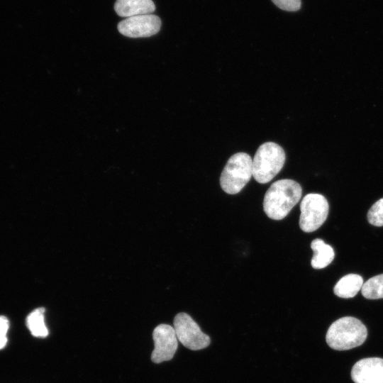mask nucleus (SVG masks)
Listing matches in <instances>:
<instances>
[{
    "mask_svg": "<svg viewBox=\"0 0 383 383\" xmlns=\"http://www.w3.org/2000/svg\"><path fill=\"white\" fill-rule=\"evenodd\" d=\"M302 189L299 183L289 179L277 180L271 184L263 199V210L273 220L285 218L300 200Z\"/></svg>",
    "mask_w": 383,
    "mask_h": 383,
    "instance_id": "nucleus-1",
    "label": "nucleus"
},
{
    "mask_svg": "<svg viewBox=\"0 0 383 383\" xmlns=\"http://www.w3.org/2000/svg\"><path fill=\"white\" fill-rule=\"evenodd\" d=\"M367 336L366 326L359 319L345 316L330 326L326 340L332 349L346 350L361 345Z\"/></svg>",
    "mask_w": 383,
    "mask_h": 383,
    "instance_id": "nucleus-2",
    "label": "nucleus"
},
{
    "mask_svg": "<svg viewBox=\"0 0 383 383\" xmlns=\"http://www.w3.org/2000/svg\"><path fill=\"white\" fill-rule=\"evenodd\" d=\"M283 148L273 142L262 144L252 160V176L260 184L271 181L282 170L285 162Z\"/></svg>",
    "mask_w": 383,
    "mask_h": 383,
    "instance_id": "nucleus-3",
    "label": "nucleus"
},
{
    "mask_svg": "<svg viewBox=\"0 0 383 383\" xmlns=\"http://www.w3.org/2000/svg\"><path fill=\"white\" fill-rule=\"evenodd\" d=\"M252 175V160L245 152L233 155L224 167L221 177L220 184L227 194L239 193L250 181Z\"/></svg>",
    "mask_w": 383,
    "mask_h": 383,
    "instance_id": "nucleus-4",
    "label": "nucleus"
},
{
    "mask_svg": "<svg viewBox=\"0 0 383 383\" xmlns=\"http://www.w3.org/2000/svg\"><path fill=\"white\" fill-rule=\"evenodd\" d=\"M300 228L306 233L315 231L327 218L329 206L327 199L319 194H308L300 205Z\"/></svg>",
    "mask_w": 383,
    "mask_h": 383,
    "instance_id": "nucleus-5",
    "label": "nucleus"
},
{
    "mask_svg": "<svg viewBox=\"0 0 383 383\" xmlns=\"http://www.w3.org/2000/svg\"><path fill=\"white\" fill-rule=\"evenodd\" d=\"M173 328L178 340L190 350H201L210 344V338L201 331L199 325L186 313H179L175 316Z\"/></svg>",
    "mask_w": 383,
    "mask_h": 383,
    "instance_id": "nucleus-6",
    "label": "nucleus"
},
{
    "mask_svg": "<svg viewBox=\"0 0 383 383\" xmlns=\"http://www.w3.org/2000/svg\"><path fill=\"white\" fill-rule=\"evenodd\" d=\"M161 27L160 18L153 14H143L126 18L118 24V30L129 38H146L157 33Z\"/></svg>",
    "mask_w": 383,
    "mask_h": 383,
    "instance_id": "nucleus-7",
    "label": "nucleus"
},
{
    "mask_svg": "<svg viewBox=\"0 0 383 383\" xmlns=\"http://www.w3.org/2000/svg\"><path fill=\"white\" fill-rule=\"evenodd\" d=\"M155 348L151 360L155 363L170 360L178 347V339L174 329L167 324H160L152 332Z\"/></svg>",
    "mask_w": 383,
    "mask_h": 383,
    "instance_id": "nucleus-8",
    "label": "nucleus"
},
{
    "mask_svg": "<svg viewBox=\"0 0 383 383\" xmlns=\"http://www.w3.org/2000/svg\"><path fill=\"white\" fill-rule=\"evenodd\" d=\"M351 377L355 383H383V359L369 357L357 361Z\"/></svg>",
    "mask_w": 383,
    "mask_h": 383,
    "instance_id": "nucleus-9",
    "label": "nucleus"
},
{
    "mask_svg": "<svg viewBox=\"0 0 383 383\" xmlns=\"http://www.w3.org/2000/svg\"><path fill=\"white\" fill-rule=\"evenodd\" d=\"M114 10L119 16L128 18L150 14L155 6L152 0H116Z\"/></svg>",
    "mask_w": 383,
    "mask_h": 383,
    "instance_id": "nucleus-10",
    "label": "nucleus"
},
{
    "mask_svg": "<svg viewBox=\"0 0 383 383\" xmlns=\"http://www.w3.org/2000/svg\"><path fill=\"white\" fill-rule=\"evenodd\" d=\"M363 283V279L360 275L346 274L338 281L333 288V292L340 298H352L361 290Z\"/></svg>",
    "mask_w": 383,
    "mask_h": 383,
    "instance_id": "nucleus-11",
    "label": "nucleus"
},
{
    "mask_svg": "<svg viewBox=\"0 0 383 383\" xmlns=\"http://www.w3.org/2000/svg\"><path fill=\"white\" fill-rule=\"evenodd\" d=\"M311 248L313 251V256L311 261L313 268L323 269L333 260L335 253L333 248L325 243L323 240L314 239L311 243Z\"/></svg>",
    "mask_w": 383,
    "mask_h": 383,
    "instance_id": "nucleus-12",
    "label": "nucleus"
},
{
    "mask_svg": "<svg viewBox=\"0 0 383 383\" xmlns=\"http://www.w3.org/2000/svg\"><path fill=\"white\" fill-rule=\"evenodd\" d=\"M44 308H38L30 313L26 318V325L34 337L45 338L49 332L45 324Z\"/></svg>",
    "mask_w": 383,
    "mask_h": 383,
    "instance_id": "nucleus-13",
    "label": "nucleus"
},
{
    "mask_svg": "<svg viewBox=\"0 0 383 383\" xmlns=\"http://www.w3.org/2000/svg\"><path fill=\"white\" fill-rule=\"evenodd\" d=\"M362 294L368 299L383 298V274L376 275L367 280L361 289Z\"/></svg>",
    "mask_w": 383,
    "mask_h": 383,
    "instance_id": "nucleus-14",
    "label": "nucleus"
},
{
    "mask_svg": "<svg viewBox=\"0 0 383 383\" xmlns=\"http://www.w3.org/2000/svg\"><path fill=\"white\" fill-rule=\"evenodd\" d=\"M368 222L375 226H383V198L377 201L367 213Z\"/></svg>",
    "mask_w": 383,
    "mask_h": 383,
    "instance_id": "nucleus-15",
    "label": "nucleus"
},
{
    "mask_svg": "<svg viewBox=\"0 0 383 383\" xmlns=\"http://www.w3.org/2000/svg\"><path fill=\"white\" fill-rule=\"evenodd\" d=\"M279 9L287 11H296L301 7V0H272Z\"/></svg>",
    "mask_w": 383,
    "mask_h": 383,
    "instance_id": "nucleus-16",
    "label": "nucleus"
},
{
    "mask_svg": "<svg viewBox=\"0 0 383 383\" xmlns=\"http://www.w3.org/2000/svg\"><path fill=\"white\" fill-rule=\"evenodd\" d=\"M9 328V321L5 316H0V350L7 343V331Z\"/></svg>",
    "mask_w": 383,
    "mask_h": 383,
    "instance_id": "nucleus-17",
    "label": "nucleus"
}]
</instances>
